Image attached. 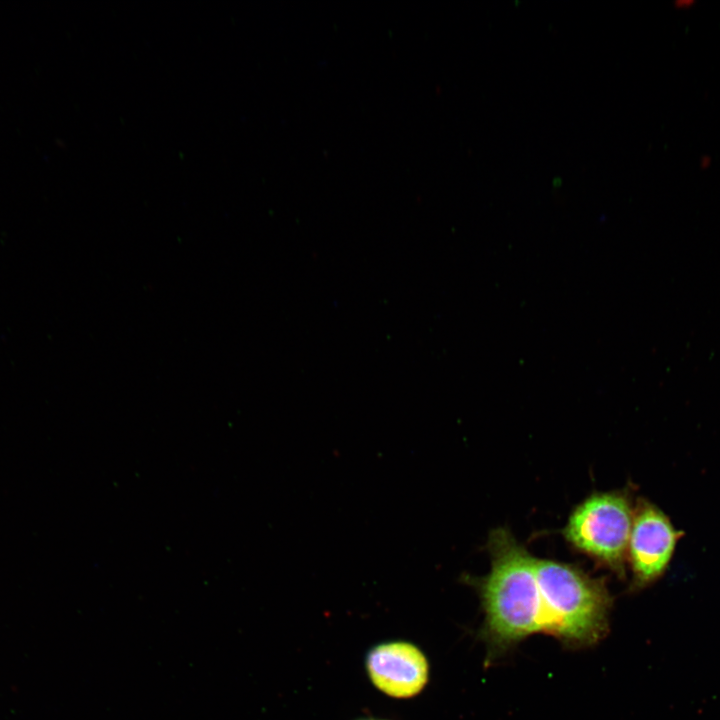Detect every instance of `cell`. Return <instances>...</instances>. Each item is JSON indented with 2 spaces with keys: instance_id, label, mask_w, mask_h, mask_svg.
Wrapping results in <instances>:
<instances>
[{
  "instance_id": "3",
  "label": "cell",
  "mask_w": 720,
  "mask_h": 720,
  "mask_svg": "<svg viewBox=\"0 0 720 720\" xmlns=\"http://www.w3.org/2000/svg\"><path fill=\"white\" fill-rule=\"evenodd\" d=\"M680 537L681 532L658 507L647 501L636 505L627 553L634 588H644L663 576Z\"/></svg>"
},
{
  "instance_id": "6",
  "label": "cell",
  "mask_w": 720,
  "mask_h": 720,
  "mask_svg": "<svg viewBox=\"0 0 720 720\" xmlns=\"http://www.w3.org/2000/svg\"><path fill=\"white\" fill-rule=\"evenodd\" d=\"M712 164V158L709 155H702L699 159V167L701 169H708Z\"/></svg>"
},
{
  "instance_id": "5",
  "label": "cell",
  "mask_w": 720,
  "mask_h": 720,
  "mask_svg": "<svg viewBox=\"0 0 720 720\" xmlns=\"http://www.w3.org/2000/svg\"><path fill=\"white\" fill-rule=\"evenodd\" d=\"M695 4V0H676L674 2V7L678 10H688L691 9Z\"/></svg>"
},
{
  "instance_id": "1",
  "label": "cell",
  "mask_w": 720,
  "mask_h": 720,
  "mask_svg": "<svg viewBox=\"0 0 720 720\" xmlns=\"http://www.w3.org/2000/svg\"><path fill=\"white\" fill-rule=\"evenodd\" d=\"M487 547L490 571L473 584L485 616L482 634L496 654L533 634H547L550 615L536 557L505 528L490 533Z\"/></svg>"
},
{
  "instance_id": "4",
  "label": "cell",
  "mask_w": 720,
  "mask_h": 720,
  "mask_svg": "<svg viewBox=\"0 0 720 720\" xmlns=\"http://www.w3.org/2000/svg\"><path fill=\"white\" fill-rule=\"evenodd\" d=\"M366 667L373 684L388 696L410 698L422 691L429 676L424 653L414 644L393 641L379 644L367 655Z\"/></svg>"
},
{
  "instance_id": "2",
  "label": "cell",
  "mask_w": 720,
  "mask_h": 720,
  "mask_svg": "<svg viewBox=\"0 0 720 720\" xmlns=\"http://www.w3.org/2000/svg\"><path fill=\"white\" fill-rule=\"evenodd\" d=\"M633 516L626 492L594 493L572 511L563 536L574 549L623 577Z\"/></svg>"
}]
</instances>
